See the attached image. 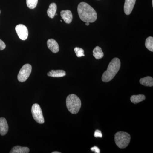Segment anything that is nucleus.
<instances>
[{
	"mask_svg": "<svg viewBox=\"0 0 153 153\" xmlns=\"http://www.w3.org/2000/svg\"><path fill=\"white\" fill-rule=\"evenodd\" d=\"M77 12L79 18L83 22L93 23L97 19L96 12L87 3H79L77 7Z\"/></svg>",
	"mask_w": 153,
	"mask_h": 153,
	"instance_id": "f257e3e1",
	"label": "nucleus"
},
{
	"mask_svg": "<svg viewBox=\"0 0 153 153\" xmlns=\"http://www.w3.org/2000/svg\"><path fill=\"white\" fill-rule=\"evenodd\" d=\"M121 63L119 58H114L110 62L106 71L102 75V80L104 82H108L112 80L120 69Z\"/></svg>",
	"mask_w": 153,
	"mask_h": 153,
	"instance_id": "f03ea898",
	"label": "nucleus"
},
{
	"mask_svg": "<svg viewBox=\"0 0 153 153\" xmlns=\"http://www.w3.org/2000/svg\"><path fill=\"white\" fill-rule=\"evenodd\" d=\"M66 105L69 112L72 114H76L79 112L81 108V102L77 96L71 94L66 98Z\"/></svg>",
	"mask_w": 153,
	"mask_h": 153,
	"instance_id": "7ed1b4c3",
	"label": "nucleus"
},
{
	"mask_svg": "<svg viewBox=\"0 0 153 153\" xmlns=\"http://www.w3.org/2000/svg\"><path fill=\"white\" fill-rule=\"evenodd\" d=\"M130 140V135L126 132H117L114 135L116 144L120 149L127 147L129 144Z\"/></svg>",
	"mask_w": 153,
	"mask_h": 153,
	"instance_id": "20e7f679",
	"label": "nucleus"
},
{
	"mask_svg": "<svg viewBox=\"0 0 153 153\" xmlns=\"http://www.w3.org/2000/svg\"><path fill=\"white\" fill-rule=\"evenodd\" d=\"M32 67L30 64H26L20 69L18 75V79L21 82L26 81L29 78L32 71Z\"/></svg>",
	"mask_w": 153,
	"mask_h": 153,
	"instance_id": "39448f33",
	"label": "nucleus"
},
{
	"mask_svg": "<svg viewBox=\"0 0 153 153\" xmlns=\"http://www.w3.org/2000/svg\"><path fill=\"white\" fill-rule=\"evenodd\" d=\"M32 115L33 118L38 123L43 124L44 123V119L41 107L38 104L35 103L32 107Z\"/></svg>",
	"mask_w": 153,
	"mask_h": 153,
	"instance_id": "423d86ee",
	"label": "nucleus"
},
{
	"mask_svg": "<svg viewBox=\"0 0 153 153\" xmlns=\"http://www.w3.org/2000/svg\"><path fill=\"white\" fill-rule=\"evenodd\" d=\"M15 30L20 39L23 41L27 40L29 35V32L27 28L25 25L22 24L17 25Z\"/></svg>",
	"mask_w": 153,
	"mask_h": 153,
	"instance_id": "0eeeda50",
	"label": "nucleus"
},
{
	"mask_svg": "<svg viewBox=\"0 0 153 153\" xmlns=\"http://www.w3.org/2000/svg\"><path fill=\"white\" fill-rule=\"evenodd\" d=\"M136 0H125L124 5V11L126 15L131 13Z\"/></svg>",
	"mask_w": 153,
	"mask_h": 153,
	"instance_id": "6e6552de",
	"label": "nucleus"
},
{
	"mask_svg": "<svg viewBox=\"0 0 153 153\" xmlns=\"http://www.w3.org/2000/svg\"><path fill=\"white\" fill-rule=\"evenodd\" d=\"M60 16L61 18L64 20L65 23L69 24L71 23L73 19V16L71 11L69 10H62L60 12Z\"/></svg>",
	"mask_w": 153,
	"mask_h": 153,
	"instance_id": "1a4fd4ad",
	"label": "nucleus"
},
{
	"mask_svg": "<svg viewBox=\"0 0 153 153\" xmlns=\"http://www.w3.org/2000/svg\"><path fill=\"white\" fill-rule=\"evenodd\" d=\"M47 47L53 53H57L59 51V46L57 41L53 39H50L47 42Z\"/></svg>",
	"mask_w": 153,
	"mask_h": 153,
	"instance_id": "9d476101",
	"label": "nucleus"
},
{
	"mask_svg": "<svg viewBox=\"0 0 153 153\" xmlns=\"http://www.w3.org/2000/svg\"><path fill=\"white\" fill-rule=\"evenodd\" d=\"M9 129L8 125L5 118H0V134L2 136L6 135Z\"/></svg>",
	"mask_w": 153,
	"mask_h": 153,
	"instance_id": "9b49d317",
	"label": "nucleus"
},
{
	"mask_svg": "<svg viewBox=\"0 0 153 153\" xmlns=\"http://www.w3.org/2000/svg\"><path fill=\"white\" fill-rule=\"evenodd\" d=\"M48 76L54 77H63L66 76V71L63 70H52L48 72Z\"/></svg>",
	"mask_w": 153,
	"mask_h": 153,
	"instance_id": "f8f14e48",
	"label": "nucleus"
},
{
	"mask_svg": "<svg viewBox=\"0 0 153 153\" xmlns=\"http://www.w3.org/2000/svg\"><path fill=\"white\" fill-rule=\"evenodd\" d=\"M57 5L55 3H53L50 4L49 9L47 11V15L51 19H53L56 14L57 11Z\"/></svg>",
	"mask_w": 153,
	"mask_h": 153,
	"instance_id": "ddd939ff",
	"label": "nucleus"
},
{
	"mask_svg": "<svg viewBox=\"0 0 153 153\" xmlns=\"http://www.w3.org/2000/svg\"><path fill=\"white\" fill-rule=\"evenodd\" d=\"M140 82L141 85L146 86L152 87L153 86V79L150 76H146L143 78H141Z\"/></svg>",
	"mask_w": 153,
	"mask_h": 153,
	"instance_id": "4468645a",
	"label": "nucleus"
},
{
	"mask_svg": "<svg viewBox=\"0 0 153 153\" xmlns=\"http://www.w3.org/2000/svg\"><path fill=\"white\" fill-rule=\"evenodd\" d=\"M30 152V149L26 147L16 146L11 150L10 153H28Z\"/></svg>",
	"mask_w": 153,
	"mask_h": 153,
	"instance_id": "2eb2a0df",
	"label": "nucleus"
},
{
	"mask_svg": "<svg viewBox=\"0 0 153 153\" xmlns=\"http://www.w3.org/2000/svg\"><path fill=\"white\" fill-rule=\"evenodd\" d=\"M93 56L97 60L101 59L104 56V53L102 52V49L98 46H97L93 49Z\"/></svg>",
	"mask_w": 153,
	"mask_h": 153,
	"instance_id": "dca6fc26",
	"label": "nucleus"
},
{
	"mask_svg": "<svg viewBox=\"0 0 153 153\" xmlns=\"http://www.w3.org/2000/svg\"><path fill=\"white\" fill-rule=\"evenodd\" d=\"M146 99V97L143 94H139V95H134L131 97V101L134 104H137L143 101Z\"/></svg>",
	"mask_w": 153,
	"mask_h": 153,
	"instance_id": "f3484780",
	"label": "nucleus"
},
{
	"mask_svg": "<svg viewBox=\"0 0 153 153\" xmlns=\"http://www.w3.org/2000/svg\"><path fill=\"white\" fill-rule=\"evenodd\" d=\"M145 46L147 49L151 52H153V38L149 37L146 38L145 43Z\"/></svg>",
	"mask_w": 153,
	"mask_h": 153,
	"instance_id": "a211bd4d",
	"label": "nucleus"
},
{
	"mask_svg": "<svg viewBox=\"0 0 153 153\" xmlns=\"http://www.w3.org/2000/svg\"><path fill=\"white\" fill-rule=\"evenodd\" d=\"M27 6L30 9H35L38 4V0H27Z\"/></svg>",
	"mask_w": 153,
	"mask_h": 153,
	"instance_id": "6ab92c4d",
	"label": "nucleus"
},
{
	"mask_svg": "<svg viewBox=\"0 0 153 153\" xmlns=\"http://www.w3.org/2000/svg\"><path fill=\"white\" fill-rule=\"evenodd\" d=\"M74 51L76 53V56L78 57H80L85 56L84 51L83 49L79 47H75L74 49Z\"/></svg>",
	"mask_w": 153,
	"mask_h": 153,
	"instance_id": "aec40b11",
	"label": "nucleus"
},
{
	"mask_svg": "<svg viewBox=\"0 0 153 153\" xmlns=\"http://www.w3.org/2000/svg\"><path fill=\"white\" fill-rule=\"evenodd\" d=\"M94 136L95 137L102 138V134L101 131L99 130H96L94 133Z\"/></svg>",
	"mask_w": 153,
	"mask_h": 153,
	"instance_id": "412c9836",
	"label": "nucleus"
},
{
	"mask_svg": "<svg viewBox=\"0 0 153 153\" xmlns=\"http://www.w3.org/2000/svg\"><path fill=\"white\" fill-rule=\"evenodd\" d=\"M6 48V44L4 41L0 39V50H3Z\"/></svg>",
	"mask_w": 153,
	"mask_h": 153,
	"instance_id": "4be33fe9",
	"label": "nucleus"
},
{
	"mask_svg": "<svg viewBox=\"0 0 153 153\" xmlns=\"http://www.w3.org/2000/svg\"><path fill=\"white\" fill-rule=\"evenodd\" d=\"M91 150L92 152H94V153H100V149L97 147L95 146H94L93 147L91 148Z\"/></svg>",
	"mask_w": 153,
	"mask_h": 153,
	"instance_id": "5701e85b",
	"label": "nucleus"
},
{
	"mask_svg": "<svg viewBox=\"0 0 153 153\" xmlns=\"http://www.w3.org/2000/svg\"><path fill=\"white\" fill-rule=\"evenodd\" d=\"M89 24H90V23H89V22H85V25L86 26H88L89 25Z\"/></svg>",
	"mask_w": 153,
	"mask_h": 153,
	"instance_id": "b1692460",
	"label": "nucleus"
},
{
	"mask_svg": "<svg viewBox=\"0 0 153 153\" xmlns=\"http://www.w3.org/2000/svg\"><path fill=\"white\" fill-rule=\"evenodd\" d=\"M52 153H60V152H52Z\"/></svg>",
	"mask_w": 153,
	"mask_h": 153,
	"instance_id": "393cba45",
	"label": "nucleus"
},
{
	"mask_svg": "<svg viewBox=\"0 0 153 153\" xmlns=\"http://www.w3.org/2000/svg\"><path fill=\"white\" fill-rule=\"evenodd\" d=\"M152 6H153V0L152 1Z\"/></svg>",
	"mask_w": 153,
	"mask_h": 153,
	"instance_id": "a878e982",
	"label": "nucleus"
},
{
	"mask_svg": "<svg viewBox=\"0 0 153 153\" xmlns=\"http://www.w3.org/2000/svg\"><path fill=\"white\" fill-rule=\"evenodd\" d=\"M1 10H0V14H1Z\"/></svg>",
	"mask_w": 153,
	"mask_h": 153,
	"instance_id": "bb28decb",
	"label": "nucleus"
}]
</instances>
